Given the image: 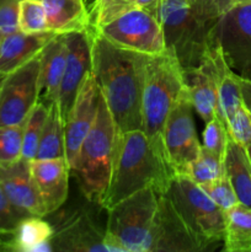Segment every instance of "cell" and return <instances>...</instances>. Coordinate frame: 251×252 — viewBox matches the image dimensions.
I'll use <instances>...</instances> for the list:
<instances>
[{"label":"cell","instance_id":"cell-15","mask_svg":"<svg viewBox=\"0 0 251 252\" xmlns=\"http://www.w3.org/2000/svg\"><path fill=\"white\" fill-rule=\"evenodd\" d=\"M30 162L21 158L12 164L0 165V189L20 211L43 218L47 211L32 177Z\"/></svg>","mask_w":251,"mask_h":252},{"label":"cell","instance_id":"cell-2","mask_svg":"<svg viewBox=\"0 0 251 252\" xmlns=\"http://www.w3.org/2000/svg\"><path fill=\"white\" fill-rule=\"evenodd\" d=\"M174 176V170L165 158L164 148L155 144L142 129L123 133L101 207L107 211L148 187L165 193Z\"/></svg>","mask_w":251,"mask_h":252},{"label":"cell","instance_id":"cell-14","mask_svg":"<svg viewBox=\"0 0 251 252\" xmlns=\"http://www.w3.org/2000/svg\"><path fill=\"white\" fill-rule=\"evenodd\" d=\"M100 89L93 74L88 76L85 83L76 95L70 111L66 115L65 123V158L70 170L75 166L81 144L90 132L100 102Z\"/></svg>","mask_w":251,"mask_h":252},{"label":"cell","instance_id":"cell-36","mask_svg":"<svg viewBox=\"0 0 251 252\" xmlns=\"http://www.w3.org/2000/svg\"><path fill=\"white\" fill-rule=\"evenodd\" d=\"M194 12L206 20H218L233 6L231 0H191Z\"/></svg>","mask_w":251,"mask_h":252},{"label":"cell","instance_id":"cell-19","mask_svg":"<svg viewBox=\"0 0 251 252\" xmlns=\"http://www.w3.org/2000/svg\"><path fill=\"white\" fill-rule=\"evenodd\" d=\"M57 34L53 31L37 33L17 31L2 36L0 39V73L6 75L38 56Z\"/></svg>","mask_w":251,"mask_h":252},{"label":"cell","instance_id":"cell-16","mask_svg":"<svg viewBox=\"0 0 251 252\" xmlns=\"http://www.w3.org/2000/svg\"><path fill=\"white\" fill-rule=\"evenodd\" d=\"M51 251H106L105 230L94 221L88 212H75L63 221L49 240Z\"/></svg>","mask_w":251,"mask_h":252},{"label":"cell","instance_id":"cell-1","mask_svg":"<svg viewBox=\"0 0 251 252\" xmlns=\"http://www.w3.org/2000/svg\"><path fill=\"white\" fill-rule=\"evenodd\" d=\"M93 31V74L120 134L142 129V95L149 56L115 46Z\"/></svg>","mask_w":251,"mask_h":252},{"label":"cell","instance_id":"cell-37","mask_svg":"<svg viewBox=\"0 0 251 252\" xmlns=\"http://www.w3.org/2000/svg\"><path fill=\"white\" fill-rule=\"evenodd\" d=\"M162 0H137V5L140 9L147 10L152 15L159 19L160 6H161Z\"/></svg>","mask_w":251,"mask_h":252},{"label":"cell","instance_id":"cell-10","mask_svg":"<svg viewBox=\"0 0 251 252\" xmlns=\"http://www.w3.org/2000/svg\"><path fill=\"white\" fill-rule=\"evenodd\" d=\"M41 53L6 74L0 85V126L24 125L39 101Z\"/></svg>","mask_w":251,"mask_h":252},{"label":"cell","instance_id":"cell-31","mask_svg":"<svg viewBox=\"0 0 251 252\" xmlns=\"http://www.w3.org/2000/svg\"><path fill=\"white\" fill-rule=\"evenodd\" d=\"M228 142L229 133L223 121L219 120L218 117H214L213 120L206 123V128L203 130V143H202L204 149L224 160Z\"/></svg>","mask_w":251,"mask_h":252},{"label":"cell","instance_id":"cell-5","mask_svg":"<svg viewBox=\"0 0 251 252\" xmlns=\"http://www.w3.org/2000/svg\"><path fill=\"white\" fill-rule=\"evenodd\" d=\"M159 21L166 51L176 57L182 69L198 65L211 43L217 20L199 17L189 0H162Z\"/></svg>","mask_w":251,"mask_h":252},{"label":"cell","instance_id":"cell-32","mask_svg":"<svg viewBox=\"0 0 251 252\" xmlns=\"http://www.w3.org/2000/svg\"><path fill=\"white\" fill-rule=\"evenodd\" d=\"M225 126L234 142L244 148L251 144V112L245 102L226 120Z\"/></svg>","mask_w":251,"mask_h":252},{"label":"cell","instance_id":"cell-30","mask_svg":"<svg viewBox=\"0 0 251 252\" xmlns=\"http://www.w3.org/2000/svg\"><path fill=\"white\" fill-rule=\"evenodd\" d=\"M19 27L20 31L26 33L49 31L41 0H20Z\"/></svg>","mask_w":251,"mask_h":252},{"label":"cell","instance_id":"cell-27","mask_svg":"<svg viewBox=\"0 0 251 252\" xmlns=\"http://www.w3.org/2000/svg\"><path fill=\"white\" fill-rule=\"evenodd\" d=\"M185 176L197 185H206L224 175L223 160L202 147L198 157L188 165Z\"/></svg>","mask_w":251,"mask_h":252},{"label":"cell","instance_id":"cell-25","mask_svg":"<svg viewBox=\"0 0 251 252\" xmlns=\"http://www.w3.org/2000/svg\"><path fill=\"white\" fill-rule=\"evenodd\" d=\"M223 243L226 252H251V208L238 203L225 212Z\"/></svg>","mask_w":251,"mask_h":252},{"label":"cell","instance_id":"cell-9","mask_svg":"<svg viewBox=\"0 0 251 252\" xmlns=\"http://www.w3.org/2000/svg\"><path fill=\"white\" fill-rule=\"evenodd\" d=\"M95 30L122 49L149 57L166 52L159 19L140 7H134Z\"/></svg>","mask_w":251,"mask_h":252},{"label":"cell","instance_id":"cell-17","mask_svg":"<svg viewBox=\"0 0 251 252\" xmlns=\"http://www.w3.org/2000/svg\"><path fill=\"white\" fill-rule=\"evenodd\" d=\"M184 78L193 111L202 121L207 123L214 117L219 118L217 68L208 49L198 65L185 69Z\"/></svg>","mask_w":251,"mask_h":252},{"label":"cell","instance_id":"cell-11","mask_svg":"<svg viewBox=\"0 0 251 252\" xmlns=\"http://www.w3.org/2000/svg\"><path fill=\"white\" fill-rule=\"evenodd\" d=\"M162 145L165 158L175 175H184L188 165L201 153L202 144L194 127L193 106L187 90L174 106L165 122Z\"/></svg>","mask_w":251,"mask_h":252},{"label":"cell","instance_id":"cell-12","mask_svg":"<svg viewBox=\"0 0 251 252\" xmlns=\"http://www.w3.org/2000/svg\"><path fill=\"white\" fill-rule=\"evenodd\" d=\"M206 249L182 220L167 196L160 193L148 252H199Z\"/></svg>","mask_w":251,"mask_h":252},{"label":"cell","instance_id":"cell-34","mask_svg":"<svg viewBox=\"0 0 251 252\" xmlns=\"http://www.w3.org/2000/svg\"><path fill=\"white\" fill-rule=\"evenodd\" d=\"M30 217L9 201L0 189V236L10 235L25 218Z\"/></svg>","mask_w":251,"mask_h":252},{"label":"cell","instance_id":"cell-28","mask_svg":"<svg viewBox=\"0 0 251 252\" xmlns=\"http://www.w3.org/2000/svg\"><path fill=\"white\" fill-rule=\"evenodd\" d=\"M134 7L137 0H94L89 9L90 26L98 29Z\"/></svg>","mask_w":251,"mask_h":252},{"label":"cell","instance_id":"cell-20","mask_svg":"<svg viewBox=\"0 0 251 252\" xmlns=\"http://www.w3.org/2000/svg\"><path fill=\"white\" fill-rule=\"evenodd\" d=\"M68 46L66 33H58L41 52L39 89L46 105L58 101L61 84L65 69Z\"/></svg>","mask_w":251,"mask_h":252},{"label":"cell","instance_id":"cell-40","mask_svg":"<svg viewBox=\"0 0 251 252\" xmlns=\"http://www.w3.org/2000/svg\"><path fill=\"white\" fill-rule=\"evenodd\" d=\"M248 1H251V0H231V2H233V5L240 4V2H248Z\"/></svg>","mask_w":251,"mask_h":252},{"label":"cell","instance_id":"cell-21","mask_svg":"<svg viewBox=\"0 0 251 252\" xmlns=\"http://www.w3.org/2000/svg\"><path fill=\"white\" fill-rule=\"evenodd\" d=\"M47 29L56 33H69L90 29V14L84 0H41Z\"/></svg>","mask_w":251,"mask_h":252},{"label":"cell","instance_id":"cell-4","mask_svg":"<svg viewBox=\"0 0 251 252\" xmlns=\"http://www.w3.org/2000/svg\"><path fill=\"white\" fill-rule=\"evenodd\" d=\"M184 69L166 51L149 57L142 95V130L155 144L162 145V129L170 112L186 93Z\"/></svg>","mask_w":251,"mask_h":252},{"label":"cell","instance_id":"cell-38","mask_svg":"<svg viewBox=\"0 0 251 252\" xmlns=\"http://www.w3.org/2000/svg\"><path fill=\"white\" fill-rule=\"evenodd\" d=\"M0 251H5V239L0 236Z\"/></svg>","mask_w":251,"mask_h":252},{"label":"cell","instance_id":"cell-8","mask_svg":"<svg viewBox=\"0 0 251 252\" xmlns=\"http://www.w3.org/2000/svg\"><path fill=\"white\" fill-rule=\"evenodd\" d=\"M211 41L231 70L251 79V1L235 4L216 21Z\"/></svg>","mask_w":251,"mask_h":252},{"label":"cell","instance_id":"cell-43","mask_svg":"<svg viewBox=\"0 0 251 252\" xmlns=\"http://www.w3.org/2000/svg\"><path fill=\"white\" fill-rule=\"evenodd\" d=\"M189 1H191V0H189Z\"/></svg>","mask_w":251,"mask_h":252},{"label":"cell","instance_id":"cell-7","mask_svg":"<svg viewBox=\"0 0 251 252\" xmlns=\"http://www.w3.org/2000/svg\"><path fill=\"white\" fill-rule=\"evenodd\" d=\"M164 194L204 245L223 241L225 212L209 198L199 185L185 175H175Z\"/></svg>","mask_w":251,"mask_h":252},{"label":"cell","instance_id":"cell-39","mask_svg":"<svg viewBox=\"0 0 251 252\" xmlns=\"http://www.w3.org/2000/svg\"><path fill=\"white\" fill-rule=\"evenodd\" d=\"M245 149H246V153H248L249 160H250V164H251V144L248 145V147H246Z\"/></svg>","mask_w":251,"mask_h":252},{"label":"cell","instance_id":"cell-35","mask_svg":"<svg viewBox=\"0 0 251 252\" xmlns=\"http://www.w3.org/2000/svg\"><path fill=\"white\" fill-rule=\"evenodd\" d=\"M20 0H0V32L2 36L20 31Z\"/></svg>","mask_w":251,"mask_h":252},{"label":"cell","instance_id":"cell-13","mask_svg":"<svg viewBox=\"0 0 251 252\" xmlns=\"http://www.w3.org/2000/svg\"><path fill=\"white\" fill-rule=\"evenodd\" d=\"M66 46L68 56L58 96V103L64 120L70 111L79 90L93 71L91 26L85 31H74L66 33Z\"/></svg>","mask_w":251,"mask_h":252},{"label":"cell","instance_id":"cell-33","mask_svg":"<svg viewBox=\"0 0 251 252\" xmlns=\"http://www.w3.org/2000/svg\"><path fill=\"white\" fill-rule=\"evenodd\" d=\"M201 189L224 212L229 211V209L233 208L234 206L239 203L238 197H236L233 186H231L230 181L226 177L225 172L219 179L214 180V181L209 182V184L201 185Z\"/></svg>","mask_w":251,"mask_h":252},{"label":"cell","instance_id":"cell-18","mask_svg":"<svg viewBox=\"0 0 251 252\" xmlns=\"http://www.w3.org/2000/svg\"><path fill=\"white\" fill-rule=\"evenodd\" d=\"M31 174L47 214L58 211L66 201L69 176L71 174L66 158L34 159L30 162Z\"/></svg>","mask_w":251,"mask_h":252},{"label":"cell","instance_id":"cell-3","mask_svg":"<svg viewBox=\"0 0 251 252\" xmlns=\"http://www.w3.org/2000/svg\"><path fill=\"white\" fill-rule=\"evenodd\" d=\"M120 137L105 98L100 95L95 122L81 144L75 166L71 170L84 196L98 206L110 185Z\"/></svg>","mask_w":251,"mask_h":252},{"label":"cell","instance_id":"cell-24","mask_svg":"<svg viewBox=\"0 0 251 252\" xmlns=\"http://www.w3.org/2000/svg\"><path fill=\"white\" fill-rule=\"evenodd\" d=\"M48 113L39 139L36 159L65 158V123L58 101L48 103Z\"/></svg>","mask_w":251,"mask_h":252},{"label":"cell","instance_id":"cell-23","mask_svg":"<svg viewBox=\"0 0 251 252\" xmlns=\"http://www.w3.org/2000/svg\"><path fill=\"white\" fill-rule=\"evenodd\" d=\"M224 172L233 186L239 203L251 208V164L244 147L229 137L223 160Z\"/></svg>","mask_w":251,"mask_h":252},{"label":"cell","instance_id":"cell-29","mask_svg":"<svg viewBox=\"0 0 251 252\" xmlns=\"http://www.w3.org/2000/svg\"><path fill=\"white\" fill-rule=\"evenodd\" d=\"M24 125L0 126V165L12 164L22 158Z\"/></svg>","mask_w":251,"mask_h":252},{"label":"cell","instance_id":"cell-26","mask_svg":"<svg viewBox=\"0 0 251 252\" xmlns=\"http://www.w3.org/2000/svg\"><path fill=\"white\" fill-rule=\"evenodd\" d=\"M48 106L43 101H38L33 110L24 123V144H22V159L32 161L36 159L39 139L46 122Z\"/></svg>","mask_w":251,"mask_h":252},{"label":"cell","instance_id":"cell-22","mask_svg":"<svg viewBox=\"0 0 251 252\" xmlns=\"http://www.w3.org/2000/svg\"><path fill=\"white\" fill-rule=\"evenodd\" d=\"M53 233L54 229L42 217L30 216L19 224L14 233L6 235L5 251H51L49 240Z\"/></svg>","mask_w":251,"mask_h":252},{"label":"cell","instance_id":"cell-6","mask_svg":"<svg viewBox=\"0 0 251 252\" xmlns=\"http://www.w3.org/2000/svg\"><path fill=\"white\" fill-rule=\"evenodd\" d=\"M159 194L148 187L107 209L105 243L110 252H148Z\"/></svg>","mask_w":251,"mask_h":252},{"label":"cell","instance_id":"cell-42","mask_svg":"<svg viewBox=\"0 0 251 252\" xmlns=\"http://www.w3.org/2000/svg\"><path fill=\"white\" fill-rule=\"evenodd\" d=\"M1 37H2V34H1V32H0V39H1Z\"/></svg>","mask_w":251,"mask_h":252},{"label":"cell","instance_id":"cell-41","mask_svg":"<svg viewBox=\"0 0 251 252\" xmlns=\"http://www.w3.org/2000/svg\"><path fill=\"white\" fill-rule=\"evenodd\" d=\"M4 78H5V74L0 73V85H1V83H2V80H4Z\"/></svg>","mask_w":251,"mask_h":252}]
</instances>
